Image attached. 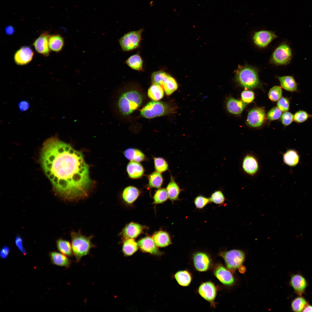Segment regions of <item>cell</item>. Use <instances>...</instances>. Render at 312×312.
Segmentation results:
<instances>
[{"label":"cell","mask_w":312,"mask_h":312,"mask_svg":"<svg viewBox=\"0 0 312 312\" xmlns=\"http://www.w3.org/2000/svg\"><path fill=\"white\" fill-rule=\"evenodd\" d=\"M50 36L48 32H44L35 40L33 43L37 52L46 57L48 56L50 53L49 46Z\"/></svg>","instance_id":"obj_14"},{"label":"cell","mask_w":312,"mask_h":312,"mask_svg":"<svg viewBox=\"0 0 312 312\" xmlns=\"http://www.w3.org/2000/svg\"><path fill=\"white\" fill-rule=\"evenodd\" d=\"M138 246L143 252L155 255H160L162 253L158 249L153 239L146 237L138 242Z\"/></svg>","instance_id":"obj_17"},{"label":"cell","mask_w":312,"mask_h":312,"mask_svg":"<svg viewBox=\"0 0 312 312\" xmlns=\"http://www.w3.org/2000/svg\"><path fill=\"white\" fill-rule=\"evenodd\" d=\"M143 229L142 226L140 224L131 222L125 227L121 234L123 237L126 239H134L137 237L141 234Z\"/></svg>","instance_id":"obj_20"},{"label":"cell","mask_w":312,"mask_h":312,"mask_svg":"<svg viewBox=\"0 0 312 312\" xmlns=\"http://www.w3.org/2000/svg\"><path fill=\"white\" fill-rule=\"evenodd\" d=\"M148 186L151 188H159L163 182V178L161 173L154 171L148 176Z\"/></svg>","instance_id":"obj_34"},{"label":"cell","mask_w":312,"mask_h":312,"mask_svg":"<svg viewBox=\"0 0 312 312\" xmlns=\"http://www.w3.org/2000/svg\"><path fill=\"white\" fill-rule=\"evenodd\" d=\"M153 239L158 247H164L172 244L169 235L165 231H161L157 232L153 235Z\"/></svg>","instance_id":"obj_28"},{"label":"cell","mask_w":312,"mask_h":312,"mask_svg":"<svg viewBox=\"0 0 312 312\" xmlns=\"http://www.w3.org/2000/svg\"><path fill=\"white\" fill-rule=\"evenodd\" d=\"M64 45V38L61 35L57 34L50 36L49 46L50 50L59 52L62 50Z\"/></svg>","instance_id":"obj_30"},{"label":"cell","mask_w":312,"mask_h":312,"mask_svg":"<svg viewBox=\"0 0 312 312\" xmlns=\"http://www.w3.org/2000/svg\"><path fill=\"white\" fill-rule=\"evenodd\" d=\"M312 115L309 114L306 111L300 110L296 112L294 115V121L298 123H301L306 121Z\"/></svg>","instance_id":"obj_43"},{"label":"cell","mask_w":312,"mask_h":312,"mask_svg":"<svg viewBox=\"0 0 312 312\" xmlns=\"http://www.w3.org/2000/svg\"><path fill=\"white\" fill-rule=\"evenodd\" d=\"M192 265L196 271L205 272L212 268L214 264L213 259L208 252L197 251L192 253L191 258Z\"/></svg>","instance_id":"obj_7"},{"label":"cell","mask_w":312,"mask_h":312,"mask_svg":"<svg viewBox=\"0 0 312 312\" xmlns=\"http://www.w3.org/2000/svg\"><path fill=\"white\" fill-rule=\"evenodd\" d=\"M218 255L224 260L226 268L232 271L242 265L245 258V254L243 251L236 249L220 251Z\"/></svg>","instance_id":"obj_6"},{"label":"cell","mask_w":312,"mask_h":312,"mask_svg":"<svg viewBox=\"0 0 312 312\" xmlns=\"http://www.w3.org/2000/svg\"><path fill=\"white\" fill-rule=\"evenodd\" d=\"M163 88L166 94L169 96L177 90L178 85L175 79L170 75Z\"/></svg>","instance_id":"obj_39"},{"label":"cell","mask_w":312,"mask_h":312,"mask_svg":"<svg viewBox=\"0 0 312 312\" xmlns=\"http://www.w3.org/2000/svg\"><path fill=\"white\" fill-rule=\"evenodd\" d=\"M211 203L209 198L202 195L196 196L194 199V203L196 207L198 209H202L207 205Z\"/></svg>","instance_id":"obj_42"},{"label":"cell","mask_w":312,"mask_h":312,"mask_svg":"<svg viewBox=\"0 0 312 312\" xmlns=\"http://www.w3.org/2000/svg\"><path fill=\"white\" fill-rule=\"evenodd\" d=\"M170 181L167 185L166 190L169 199L172 201L179 200V196L182 191L174 178L171 175Z\"/></svg>","instance_id":"obj_23"},{"label":"cell","mask_w":312,"mask_h":312,"mask_svg":"<svg viewBox=\"0 0 312 312\" xmlns=\"http://www.w3.org/2000/svg\"><path fill=\"white\" fill-rule=\"evenodd\" d=\"M241 96L243 101L246 103L251 102L255 98L254 92L250 90L244 91L241 93Z\"/></svg>","instance_id":"obj_47"},{"label":"cell","mask_w":312,"mask_h":312,"mask_svg":"<svg viewBox=\"0 0 312 312\" xmlns=\"http://www.w3.org/2000/svg\"><path fill=\"white\" fill-rule=\"evenodd\" d=\"M15 243L18 249L24 254H26V251L23 245V241L22 238L19 236H17L15 239Z\"/></svg>","instance_id":"obj_48"},{"label":"cell","mask_w":312,"mask_h":312,"mask_svg":"<svg viewBox=\"0 0 312 312\" xmlns=\"http://www.w3.org/2000/svg\"><path fill=\"white\" fill-rule=\"evenodd\" d=\"M209 198L211 203L220 205H224L226 200L223 192L220 190H216L212 193Z\"/></svg>","instance_id":"obj_40"},{"label":"cell","mask_w":312,"mask_h":312,"mask_svg":"<svg viewBox=\"0 0 312 312\" xmlns=\"http://www.w3.org/2000/svg\"><path fill=\"white\" fill-rule=\"evenodd\" d=\"M282 93V90L281 87L278 86H274L270 90L268 96L271 101L276 102L278 101L281 97Z\"/></svg>","instance_id":"obj_41"},{"label":"cell","mask_w":312,"mask_h":312,"mask_svg":"<svg viewBox=\"0 0 312 312\" xmlns=\"http://www.w3.org/2000/svg\"><path fill=\"white\" fill-rule=\"evenodd\" d=\"M282 112L277 107H274L272 108L268 113V118L270 120L278 119L281 117Z\"/></svg>","instance_id":"obj_44"},{"label":"cell","mask_w":312,"mask_h":312,"mask_svg":"<svg viewBox=\"0 0 312 312\" xmlns=\"http://www.w3.org/2000/svg\"><path fill=\"white\" fill-rule=\"evenodd\" d=\"M71 244L73 253L77 262H79L83 256L88 255L91 249L96 247L91 242L92 235L86 236L80 231H72L70 233Z\"/></svg>","instance_id":"obj_2"},{"label":"cell","mask_w":312,"mask_h":312,"mask_svg":"<svg viewBox=\"0 0 312 312\" xmlns=\"http://www.w3.org/2000/svg\"><path fill=\"white\" fill-rule=\"evenodd\" d=\"M123 154L125 157L130 161L140 162L146 159L144 154L140 150L135 148H128L124 151Z\"/></svg>","instance_id":"obj_26"},{"label":"cell","mask_w":312,"mask_h":312,"mask_svg":"<svg viewBox=\"0 0 312 312\" xmlns=\"http://www.w3.org/2000/svg\"><path fill=\"white\" fill-rule=\"evenodd\" d=\"M291 56V51L289 46L286 44H282L274 51L271 61L276 65H285L289 62Z\"/></svg>","instance_id":"obj_11"},{"label":"cell","mask_w":312,"mask_h":312,"mask_svg":"<svg viewBox=\"0 0 312 312\" xmlns=\"http://www.w3.org/2000/svg\"><path fill=\"white\" fill-rule=\"evenodd\" d=\"M168 198L166 189L160 188L156 190L154 195V203L155 204L161 203L166 201Z\"/></svg>","instance_id":"obj_38"},{"label":"cell","mask_w":312,"mask_h":312,"mask_svg":"<svg viewBox=\"0 0 312 312\" xmlns=\"http://www.w3.org/2000/svg\"><path fill=\"white\" fill-rule=\"evenodd\" d=\"M215 277L223 285L231 286L235 283V278L230 270L222 264H214L212 268Z\"/></svg>","instance_id":"obj_12"},{"label":"cell","mask_w":312,"mask_h":312,"mask_svg":"<svg viewBox=\"0 0 312 312\" xmlns=\"http://www.w3.org/2000/svg\"><path fill=\"white\" fill-rule=\"evenodd\" d=\"M303 312H312V306L309 305L308 304L305 307Z\"/></svg>","instance_id":"obj_52"},{"label":"cell","mask_w":312,"mask_h":312,"mask_svg":"<svg viewBox=\"0 0 312 312\" xmlns=\"http://www.w3.org/2000/svg\"><path fill=\"white\" fill-rule=\"evenodd\" d=\"M10 249L8 247L6 246H4L1 249L0 251V256L3 259L6 258L9 252Z\"/></svg>","instance_id":"obj_50"},{"label":"cell","mask_w":312,"mask_h":312,"mask_svg":"<svg viewBox=\"0 0 312 312\" xmlns=\"http://www.w3.org/2000/svg\"><path fill=\"white\" fill-rule=\"evenodd\" d=\"M140 194V190L133 186L126 187L123 190L122 197L123 200L127 203H133L138 198Z\"/></svg>","instance_id":"obj_25"},{"label":"cell","mask_w":312,"mask_h":312,"mask_svg":"<svg viewBox=\"0 0 312 312\" xmlns=\"http://www.w3.org/2000/svg\"><path fill=\"white\" fill-rule=\"evenodd\" d=\"M138 246V243L133 239H127L123 244V253L125 256H131L137 251Z\"/></svg>","instance_id":"obj_31"},{"label":"cell","mask_w":312,"mask_h":312,"mask_svg":"<svg viewBox=\"0 0 312 312\" xmlns=\"http://www.w3.org/2000/svg\"><path fill=\"white\" fill-rule=\"evenodd\" d=\"M246 105V104L243 101L232 97L229 98L226 103L227 111L230 113L235 115L241 114Z\"/></svg>","instance_id":"obj_21"},{"label":"cell","mask_w":312,"mask_h":312,"mask_svg":"<svg viewBox=\"0 0 312 312\" xmlns=\"http://www.w3.org/2000/svg\"><path fill=\"white\" fill-rule=\"evenodd\" d=\"M143 29L129 32L125 34L118 40L122 50L125 51L133 50L140 46L142 39Z\"/></svg>","instance_id":"obj_8"},{"label":"cell","mask_w":312,"mask_h":312,"mask_svg":"<svg viewBox=\"0 0 312 312\" xmlns=\"http://www.w3.org/2000/svg\"><path fill=\"white\" fill-rule=\"evenodd\" d=\"M143 97L140 93L131 90L122 93L119 98L117 105L120 113L127 116L131 114L141 104Z\"/></svg>","instance_id":"obj_3"},{"label":"cell","mask_w":312,"mask_h":312,"mask_svg":"<svg viewBox=\"0 0 312 312\" xmlns=\"http://www.w3.org/2000/svg\"><path fill=\"white\" fill-rule=\"evenodd\" d=\"M265 117L264 110L261 108H255L249 112L247 122L248 125L251 127H258L262 125Z\"/></svg>","instance_id":"obj_16"},{"label":"cell","mask_w":312,"mask_h":312,"mask_svg":"<svg viewBox=\"0 0 312 312\" xmlns=\"http://www.w3.org/2000/svg\"><path fill=\"white\" fill-rule=\"evenodd\" d=\"M34 55V53L30 47H22L15 53L14 55V62L19 65L27 64L32 60Z\"/></svg>","instance_id":"obj_15"},{"label":"cell","mask_w":312,"mask_h":312,"mask_svg":"<svg viewBox=\"0 0 312 312\" xmlns=\"http://www.w3.org/2000/svg\"><path fill=\"white\" fill-rule=\"evenodd\" d=\"M174 277L178 284L183 287L189 286L193 278L192 273L187 270L178 271L174 274Z\"/></svg>","instance_id":"obj_24"},{"label":"cell","mask_w":312,"mask_h":312,"mask_svg":"<svg viewBox=\"0 0 312 312\" xmlns=\"http://www.w3.org/2000/svg\"><path fill=\"white\" fill-rule=\"evenodd\" d=\"M49 256L52 263L54 265L66 268H68L71 265V260L68 257L61 253L52 252L49 254Z\"/></svg>","instance_id":"obj_22"},{"label":"cell","mask_w":312,"mask_h":312,"mask_svg":"<svg viewBox=\"0 0 312 312\" xmlns=\"http://www.w3.org/2000/svg\"><path fill=\"white\" fill-rule=\"evenodd\" d=\"M154 167L156 171L162 173L168 170V165L167 161L163 158H153Z\"/></svg>","instance_id":"obj_37"},{"label":"cell","mask_w":312,"mask_h":312,"mask_svg":"<svg viewBox=\"0 0 312 312\" xmlns=\"http://www.w3.org/2000/svg\"><path fill=\"white\" fill-rule=\"evenodd\" d=\"M197 292L202 298L210 303L211 306L215 307L218 288L214 283L211 281L202 283L199 285Z\"/></svg>","instance_id":"obj_10"},{"label":"cell","mask_w":312,"mask_h":312,"mask_svg":"<svg viewBox=\"0 0 312 312\" xmlns=\"http://www.w3.org/2000/svg\"><path fill=\"white\" fill-rule=\"evenodd\" d=\"M281 120L283 125L285 126H288L294 121V115L287 111L284 112L281 115Z\"/></svg>","instance_id":"obj_46"},{"label":"cell","mask_w":312,"mask_h":312,"mask_svg":"<svg viewBox=\"0 0 312 312\" xmlns=\"http://www.w3.org/2000/svg\"><path fill=\"white\" fill-rule=\"evenodd\" d=\"M56 244L58 250L61 253L68 257L73 256V254L71 244L69 241L59 239L57 240Z\"/></svg>","instance_id":"obj_35"},{"label":"cell","mask_w":312,"mask_h":312,"mask_svg":"<svg viewBox=\"0 0 312 312\" xmlns=\"http://www.w3.org/2000/svg\"><path fill=\"white\" fill-rule=\"evenodd\" d=\"M149 97L152 100L158 101L163 97L164 89L161 86L153 83L149 88L148 91Z\"/></svg>","instance_id":"obj_33"},{"label":"cell","mask_w":312,"mask_h":312,"mask_svg":"<svg viewBox=\"0 0 312 312\" xmlns=\"http://www.w3.org/2000/svg\"><path fill=\"white\" fill-rule=\"evenodd\" d=\"M241 166L243 172L251 177L256 176L260 170L259 160L256 155L252 153H247L243 156Z\"/></svg>","instance_id":"obj_9"},{"label":"cell","mask_w":312,"mask_h":312,"mask_svg":"<svg viewBox=\"0 0 312 312\" xmlns=\"http://www.w3.org/2000/svg\"><path fill=\"white\" fill-rule=\"evenodd\" d=\"M277 37L275 33L273 31L262 30L255 33L253 40L257 46L261 47H264Z\"/></svg>","instance_id":"obj_13"},{"label":"cell","mask_w":312,"mask_h":312,"mask_svg":"<svg viewBox=\"0 0 312 312\" xmlns=\"http://www.w3.org/2000/svg\"><path fill=\"white\" fill-rule=\"evenodd\" d=\"M308 303L303 297L300 296L295 298L292 302L291 308L294 312L302 311Z\"/></svg>","instance_id":"obj_36"},{"label":"cell","mask_w":312,"mask_h":312,"mask_svg":"<svg viewBox=\"0 0 312 312\" xmlns=\"http://www.w3.org/2000/svg\"><path fill=\"white\" fill-rule=\"evenodd\" d=\"M40 160L55 192L63 199L75 201L88 196L92 181L81 152L52 137L43 144Z\"/></svg>","instance_id":"obj_1"},{"label":"cell","mask_w":312,"mask_h":312,"mask_svg":"<svg viewBox=\"0 0 312 312\" xmlns=\"http://www.w3.org/2000/svg\"><path fill=\"white\" fill-rule=\"evenodd\" d=\"M277 107L282 112L287 111L289 109L290 103L286 98L281 97L277 103Z\"/></svg>","instance_id":"obj_45"},{"label":"cell","mask_w":312,"mask_h":312,"mask_svg":"<svg viewBox=\"0 0 312 312\" xmlns=\"http://www.w3.org/2000/svg\"><path fill=\"white\" fill-rule=\"evenodd\" d=\"M283 155V162L287 165L290 167H294L298 164L300 161V156L296 150L288 149Z\"/></svg>","instance_id":"obj_27"},{"label":"cell","mask_w":312,"mask_h":312,"mask_svg":"<svg viewBox=\"0 0 312 312\" xmlns=\"http://www.w3.org/2000/svg\"><path fill=\"white\" fill-rule=\"evenodd\" d=\"M235 74L236 81L245 88H255L259 84L257 71L254 67L239 65L235 71Z\"/></svg>","instance_id":"obj_4"},{"label":"cell","mask_w":312,"mask_h":312,"mask_svg":"<svg viewBox=\"0 0 312 312\" xmlns=\"http://www.w3.org/2000/svg\"><path fill=\"white\" fill-rule=\"evenodd\" d=\"M126 169L129 177L133 179L141 178L144 172L143 166L140 162L133 161H130L128 163Z\"/></svg>","instance_id":"obj_19"},{"label":"cell","mask_w":312,"mask_h":312,"mask_svg":"<svg viewBox=\"0 0 312 312\" xmlns=\"http://www.w3.org/2000/svg\"><path fill=\"white\" fill-rule=\"evenodd\" d=\"M5 32L7 35H12L14 32V29L12 26L9 25L7 26L5 29Z\"/></svg>","instance_id":"obj_51"},{"label":"cell","mask_w":312,"mask_h":312,"mask_svg":"<svg viewBox=\"0 0 312 312\" xmlns=\"http://www.w3.org/2000/svg\"><path fill=\"white\" fill-rule=\"evenodd\" d=\"M290 284L296 293L301 296L304 292L307 283L305 278L298 274L293 275L290 280Z\"/></svg>","instance_id":"obj_18"},{"label":"cell","mask_w":312,"mask_h":312,"mask_svg":"<svg viewBox=\"0 0 312 312\" xmlns=\"http://www.w3.org/2000/svg\"><path fill=\"white\" fill-rule=\"evenodd\" d=\"M174 109L169 105L162 102L152 101L148 103L140 111L143 117L152 118L171 113Z\"/></svg>","instance_id":"obj_5"},{"label":"cell","mask_w":312,"mask_h":312,"mask_svg":"<svg viewBox=\"0 0 312 312\" xmlns=\"http://www.w3.org/2000/svg\"><path fill=\"white\" fill-rule=\"evenodd\" d=\"M281 87L285 90L294 92L297 90V83L294 77L290 76L278 77Z\"/></svg>","instance_id":"obj_29"},{"label":"cell","mask_w":312,"mask_h":312,"mask_svg":"<svg viewBox=\"0 0 312 312\" xmlns=\"http://www.w3.org/2000/svg\"><path fill=\"white\" fill-rule=\"evenodd\" d=\"M130 68L137 71H143V61L138 53L130 56L125 62Z\"/></svg>","instance_id":"obj_32"},{"label":"cell","mask_w":312,"mask_h":312,"mask_svg":"<svg viewBox=\"0 0 312 312\" xmlns=\"http://www.w3.org/2000/svg\"><path fill=\"white\" fill-rule=\"evenodd\" d=\"M30 103L27 101L22 100L18 103V106L20 111L23 112L27 110L29 108Z\"/></svg>","instance_id":"obj_49"}]
</instances>
